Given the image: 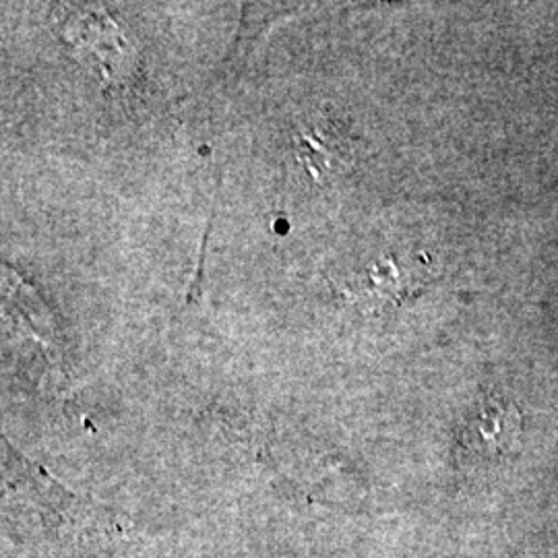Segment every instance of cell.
<instances>
[{
	"label": "cell",
	"instance_id": "6da1fadb",
	"mask_svg": "<svg viewBox=\"0 0 558 558\" xmlns=\"http://www.w3.org/2000/svg\"><path fill=\"white\" fill-rule=\"evenodd\" d=\"M521 433V418L513 405L486 403L465 428V447L480 458H497L511 449Z\"/></svg>",
	"mask_w": 558,
	"mask_h": 558
}]
</instances>
